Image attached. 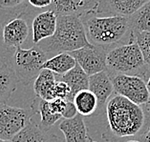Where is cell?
Segmentation results:
<instances>
[{
  "label": "cell",
  "instance_id": "cell-1",
  "mask_svg": "<svg viewBox=\"0 0 150 142\" xmlns=\"http://www.w3.org/2000/svg\"><path fill=\"white\" fill-rule=\"evenodd\" d=\"M106 114L109 129L117 137L137 136L144 128L146 123L145 112L142 107L118 94L108 100Z\"/></svg>",
  "mask_w": 150,
  "mask_h": 142
},
{
  "label": "cell",
  "instance_id": "cell-2",
  "mask_svg": "<svg viewBox=\"0 0 150 142\" xmlns=\"http://www.w3.org/2000/svg\"><path fill=\"white\" fill-rule=\"evenodd\" d=\"M82 19L78 16H57V30L48 39L38 45L48 53H72L76 50L90 47Z\"/></svg>",
  "mask_w": 150,
  "mask_h": 142
},
{
  "label": "cell",
  "instance_id": "cell-3",
  "mask_svg": "<svg viewBox=\"0 0 150 142\" xmlns=\"http://www.w3.org/2000/svg\"><path fill=\"white\" fill-rule=\"evenodd\" d=\"M87 39L90 44L107 49L118 44L127 34H130L128 18L120 16H101L94 13L82 18Z\"/></svg>",
  "mask_w": 150,
  "mask_h": 142
},
{
  "label": "cell",
  "instance_id": "cell-4",
  "mask_svg": "<svg viewBox=\"0 0 150 142\" xmlns=\"http://www.w3.org/2000/svg\"><path fill=\"white\" fill-rule=\"evenodd\" d=\"M106 68L111 76L134 75L146 82L150 75V67L145 63L140 47L131 34L127 43L116 46L107 52Z\"/></svg>",
  "mask_w": 150,
  "mask_h": 142
},
{
  "label": "cell",
  "instance_id": "cell-5",
  "mask_svg": "<svg viewBox=\"0 0 150 142\" xmlns=\"http://www.w3.org/2000/svg\"><path fill=\"white\" fill-rule=\"evenodd\" d=\"M48 54L44 53L38 46H34L30 49L16 48L12 57L13 70L16 72L18 81L28 86L38 77L42 66L48 60Z\"/></svg>",
  "mask_w": 150,
  "mask_h": 142
},
{
  "label": "cell",
  "instance_id": "cell-6",
  "mask_svg": "<svg viewBox=\"0 0 150 142\" xmlns=\"http://www.w3.org/2000/svg\"><path fill=\"white\" fill-rule=\"evenodd\" d=\"M33 115L31 109L0 105V138L12 140L31 122Z\"/></svg>",
  "mask_w": 150,
  "mask_h": 142
},
{
  "label": "cell",
  "instance_id": "cell-7",
  "mask_svg": "<svg viewBox=\"0 0 150 142\" xmlns=\"http://www.w3.org/2000/svg\"><path fill=\"white\" fill-rule=\"evenodd\" d=\"M114 92L131 102L142 106L149 102V93L144 79L134 75H117L111 76Z\"/></svg>",
  "mask_w": 150,
  "mask_h": 142
},
{
  "label": "cell",
  "instance_id": "cell-8",
  "mask_svg": "<svg viewBox=\"0 0 150 142\" xmlns=\"http://www.w3.org/2000/svg\"><path fill=\"white\" fill-rule=\"evenodd\" d=\"M107 49L100 46L91 45L90 47L76 50L69 53L75 58L76 64L89 76L107 70L106 56Z\"/></svg>",
  "mask_w": 150,
  "mask_h": 142
},
{
  "label": "cell",
  "instance_id": "cell-9",
  "mask_svg": "<svg viewBox=\"0 0 150 142\" xmlns=\"http://www.w3.org/2000/svg\"><path fill=\"white\" fill-rule=\"evenodd\" d=\"M146 0H104L98 1L94 13L101 16H120L129 18L140 10Z\"/></svg>",
  "mask_w": 150,
  "mask_h": 142
},
{
  "label": "cell",
  "instance_id": "cell-10",
  "mask_svg": "<svg viewBox=\"0 0 150 142\" xmlns=\"http://www.w3.org/2000/svg\"><path fill=\"white\" fill-rule=\"evenodd\" d=\"M98 1L94 0H54L51 11L57 16H78L82 18L94 13Z\"/></svg>",
  "mask_w": 150,
  "mask_h": 142
},
{
  "label": "cell",
  "instance_id": "cell-11",
  "mask_svg": "<svg viewBox=\"0 0 150 142\" xmlns=\"http://www.w3.org/2000/svg\"><path fill=\"white\" fill-rule=\"evenodd\" d=\"M29 34L30 29L26 19L21 15H18L9 21L3 28V42L7 47L18 48L27 40Z\"/></svg>",
  "mask_w": 150,
  "mask_h": 142
},
{
  "label": "cell",
  "instance_id": "cell-12",
  "mask_svg": "<svg viewBox=\"0 0 150 142\" xmlns=\"http://www.w3.org/2000/svg\"><path fill=\"white\" fill-rule=\"evenodd\" d=\"M57 24V15L53 11L48 10L38 13L32 23L33 41L35 44L38 45L43 40L52 37L56 32Z\"/></svg>",
  "mask_w": 150,
  "mask_h": 142
},
{
  "label": "cell",
  "instance_id": "cell-13",
  "mask_svg": "<svg viewBox=\"0 0 150 142\" xmlns=\"http://www.w3.org/2000/svg\"><path fill=\"white\" fill-rule=\"evenodd\" d=\"M96 96L98 106L103 107L114 93L111 75L107 71L89 76V89Z\"/></svg>",
  "mask_w": 150,
  "mask_h": 142
},
{
  "label": "cell",
  "instance_id": "cell-14",
  "mask_svg": "<svg viewBox=\"0 0 150 142\" xmlns=\"http://www.w3.org/2000/svg\"><path fill=\"white\" fill-rule=\"evenodd\" d=\"M59 130L64 134L66 142H87V128L84 123L83 116L76 115L70 119L61 120Z\"/></svg>",
  "mask_w": 150,
  "mask_h": 142
},
{
  "label": "cell",
  "instance_id": "cell-15",
  "mask_svg": "<svg viewBox=\"0 0 150 142\" xmlns=\"http://www.w3.org/2000/svg\"><path fill=\"white\" fill-rule=\"evenodd\" d=\"M12 142H59L56 134L43 129L41 126L31 121L14 136Z\"/></svg>",
  "mask_w": 150,
  "mask_h": 142
},
{
  "label": "cell",
  "instance_id": "cell-16",
  "mask_svg": "<svg viewBox=\"0 0 150 142\" xmlns=\"http://www.w3.org/2000/svg\"><path fill=\"white\" fill-rule=\"evenodd\" d=\"M17 79L16 72L11 64H3L0 67V105H4L10 99L17 88Z\"/></svg>",
  "mask_w": 150,
  "mask_h": 142
},
{
  "label": "cell",
  "instance_id": "cell-17",
  "mask_svg": "<svg viewBox=\"0 0 150 142\" xmlns=\"http://www.w3.org/2000/svg\"><path fill=\"white\" fill-rule=\"evenodd\" d=\"M61 81L70 87L71 96L69 101L71 102H73V99L78 93L89 89V75L78 64L70 72L61 76Z\"/></svg>",
  "mask_w": 150,
  "mask_h": 142
},
{
  "label": "cell",
  "instance_id": "cell-18",
  "mask_svg": "<svg viewBox=\"0 0 150 142\" xmlns=\"http://www.w3.org/2000/svg\"><path fill=\"white\" fill-rule=\"evenodd\" d=\"M31 110L34 114H38L40 115L39 125L43 129H49L59 120L62 116L57 115L51 107L50 101H46L42 98L35 96L31 104Z\"/></svg>",
  "mask_w": 150,
  "mask_h": 142
},
{
  "label": "cell",
  "instance_id": "cell-19",
  "mask_svg": "<svg viewBox=\"0 0 150 142\" xmlns=\"http://www.w3.org/2000/svg\"><path fill=\"white\" fill-rule=\"evenodd\" d=\"M57 80L54 74L49 70H42L34 82V91L36 96L46 101H52L53 91Z\"/></svg>",
  "mask_w": 150,
  "mask_h": 142
},
{
  "label": "cell",
  "instance_id": "cell-20",
  "mask_svg": "<svg viewBox=\"0 0 150 142\" xmlns=\"http://www.w3.org/2000/svg\"><path fill=\"white\" fill-rule=\"evenodd\" d=\"M76 66V61L69 53H61L49 58L43 64L42 70H49L54 74L64 75Z\"/></svg>",
  "mask_w": 150,
  "mask_h": 142
},
{
  "label": "cell",
  "instance_id": "cell-21",
  "mask_svg": "<svg viewBox=\"0 0 150 142\" xmlns=\"http://www.w3.org/2000/svg\"><path fill=\"white\" fill-rule=\"evenodd\" d=\"M130 32L133 34L150 32V1H147L128 18Z\"/></svg>",
  "mask_w": 150,
  "mask_h": 142
},
{
  "label": "cell",
  "instance_id": "cell-22",
  "mask_svg": "<svg viewBox=\"0 0 150 142\" xmlns=\"http://www.w3.org/2000/svg\"><path fill=\"white\" fill-rule=\"evenodd\" d=\"M73 103L75 104L78 114L82 116L93 115L100 107L96 96L89 90H84L76 93L73 99Z\"/></svg>",
  "mask_w": 150,
  "mask_h": 142
},
{
  "label": "cell",
  "instance_id": "cell-23",
  "mask_svg": "<svg viewBox=\"0 0 150 142\" xmlns=\"http://www.w3.org/2000/svg\"><path fill=\"white\" fill-rule=\"evenodd\" d=\"M130 34L140 47L145 63L150 67V32H142L136 34L130 32Z\"/></svg>",
  "mask_w": 150,
  "mask_h": 142
},
{
  "label": "cell",
  "instance_id": "cell-24",
  "mask_svg": "<svg viewBox=\"0 0 150 142\" xmlns=\"http://www.w3.org/2000/svg\"><path fill=\"white\" fill-rule=\"evenodd\" d=\"M71 96V89L66 83L63 81H57L53 91V98L54 99H62V100H70Z\"/></svg>",
  "mask_w": 150,
  "mask_h": 142
},
{
  "label": "cell",
  "instance_id": "cell-25",
  "mask_svg": "<svg viewBox=\"0 0 150 142\" xmlns=\"http://www.w3.org/2000/svg\"><path fill=\"white\" fill-rule=\"evenodd\" d=\"M76 115H78V111H76L75 104L71 102V101H67L66 108H65V111L63 112L62 117H64V119H70L75 117Z\"/></svg>",
  "mask_w": 150,
  "mask_h": 142
},
{
  "label": "cell",
  "instance_id": "cell-26",
  "mask_svg": "<svg viewBox=\"0 0 150 142\" xmlns=\"http://www.w3.org/2000/svg\"><path fill=\"white\" fill-rule=\"evenodd\" d=\"M25 4L23 0H0V9L8 10Z\"/></svg>",
  "mask_w": 150,
  "mask_h": 142
},
{
  "label": "cell",
  "instance_id": "cell-27",
  "mask_svg": "<svg viewBox=\"0 0 150 142\" xmlns=\"http://www.w3.org/2000/svg\"><path fill=\"white\" fill-rule=\"evenodd\" d=\"M53 3V0H29L28 4L35 7V8L43 9L47 8V7H51Z\"/></svg>",
  "mask_w": 150,
  "mask_h": 142
},
{
  "label": "cell",
  "instance_id": "cell-28",
  "mask_svg": "<svg viewBox=\"0 0 150 142\" xmlns=\"http://www.w3.org/2000/svg\"><path fill=\"white\" fill-rule=\"evenodd\" d=\"M141 140L142 142H150V125L146 128V131L141 136Z\"/></svg>",
  "mask_w": 150,
  "mask_h": 142
},
{
  "label": "cell",
  "instance_id": "cell-29",
  "mask_svg": "<svg viewBox=\"0 0 150 142\" xmlns=\"http://www.w3.org/2000/svg\"><path fill=\"white\" fill-rule=\"evenodd\" d=\"M146 87H147V91H148V93H149V102L148 103H150V75H149L148 80L146 81Z\"/></svg>",
  "mask_w": 150,
  "mask_h": 142
},
{
  "label": "cell",
  "instance_id": "cell-30",
  "mask_svg": "<svg viewBox=\"0 0 150 142\" xmlns=\"http://www.w3.org/2000/svg\"><path fill=\"white\" fill-rule=\"evenodd\" d=\"M125 142H142V141H140V140H134V139H130V140H127V141H125Z\"/></svg>",
  "mask_w": 150,
  "mask_h": 142
},
{
  "label": "cell",
  "instance_id": "cell-31",
  "mask_svg": "<svg viewBox=\"0 0 150 142\" xmlns=\"http://www.w3.org/2000/svg\"><path fill=\"white\" fill-rule=\"evenodd\" d=\"M0 142H12V140H4V139H1V138H0Z\"/></svg>",
  "mask_w": 150,
  "mask_h": 142
},
{
  "label": "cell",
  "instance_id": "cell-32",
  "mask_svg": "<svg viewBox=\"0 0 150 142\" xmlns=\"http://www.w3.org/2000/svg\"><path fill=\"white\" fill-rule=\"evenodd\" d=\"M147 110L149 111V112H150V103H148L147 104Z\"/></svg>",
  "mask_w": 150,
  "mask_h": 142
},
{
  "label": "cell",
  "instance_id": "cell-33",
  "mask_svg": "<svg viewBox=\"0 0 150 142\" xmlns=\"http://www.w3.org/2000/svg\"><path fill=\"white\" fill-rule=\"evenodd\" d=\"M90 142H98V141H90Z\"/></svg>",
  "mask_w": 150,
  "mask_h": 142
},
{
  "label": "cell",
  "instance_id": "cell-34",
  "mask_svg": "<svg viewBox=\"0 0 150 142\" xmlns=\"http://www.w3.org/2000/svg\"><path fill=\"white\" fill-rule=\"evenodd\" d=\"M0 30H1V24H0Z\"/></svg>",
  "mask_w": 150,
  "mask_h": 142
}]
</instances>
